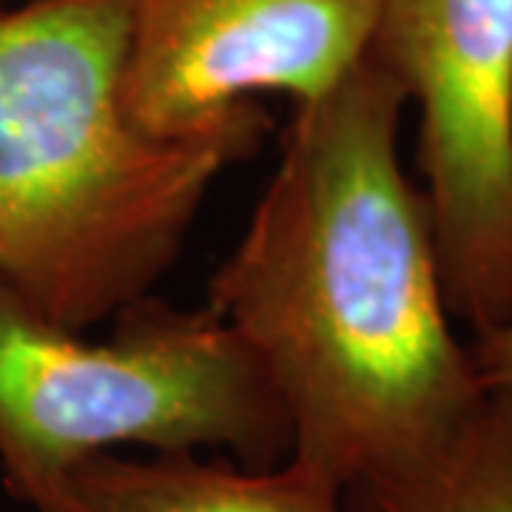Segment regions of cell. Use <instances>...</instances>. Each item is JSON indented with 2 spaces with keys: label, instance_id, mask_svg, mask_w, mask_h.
Wrapping results in <instances>:
<instances>
[{
  "label": "cell",
  "instance_id": "3",
  "mask_svg": "<svg viewBox=\"0 0 512 512\" xmlns=\"http://www.w3.org/2000/svg\"><path fill=\"white\" fill-rule=\"evenodd\" d=\"M114 319L111 339L86 342L0 288V470L20 501L55 512L74 467L123 444L231 450L248 467L288 458L274 382L222 319L151 293Z\"/></svg>",
  "mask_w": 512,
  "mask_h": 512
},
{
  "label": "cell",
  "instance_id": "8",
  "mask_svg": "<svg viewBox=\"0 0 512 512\" xmlns=\"http://www.w3.org/2000/svg\"><path fill=\"white\" fill-rule=\"evenodd\" d=\"M470 350L481 384L493 393L512 396V319L498 328L478 333L476 345Z\"/></svg>",
  "mask_w": 512,
  "mask_h": 512
},
{
  "label": "cell",
  "instance_id": "2",
  "mask_svg": "<svg viewBox=\"0 0 512 512\" xmlns=\"http://www.w3.org/2000/svg\"><path fill=\"white\" fill-rule=\"evenodd\" d=\"M126 43L128 0L0 6V288L72 330L148 296L271 128L148 137L120 103Z\"/></svg>",
  "mask_w": 512,
  "mask_h": 512
},
{
  "label": "cell",
  "instance_id": "6",
  "mask_svg": "<svg viewBox=\"0 0 512 512\" xmlns=\"http://www.w3.org/2000/svg\"><path fill=\"white\" fill-rule=\"evenodd\" d=\"M55 512H348L342 487L282 461L248 467L194 453H97L74 467Z\"/></svg>",
  "mask_w": 512,
  "mask_h": 512
},
{
  "label": "cell",
  "instance_id": "4",
  "mask_svg": "<svg viewBox=\"0 0 512 512\" xmlns=\"http://www.w3.org/2000/svg\"><path fill=\"white\" fill-rule=\"evenodd\" d=\"M370 55L419 106V171L450 316L512 319V0H382Z\"/></svg>",
  "mask_w": 512,
  "mask_h": 512
},
{
  "label": "cell",
  "instance_id": "7",
  "mask_svg": "<svg viewBox=\"0 0 512 512\" xmlns=\"http://www.w3.org/2000/svg\"><path fill=\"white\" fill-rule=\"evenodd\" d=\"M348 512H512V396L487 390L433 453L342 490Z\"/></svg>",
  "mask_w": 512,
  "mask_h": 512
},
{
  "label": "cell",
  "instance_id": "9",
  "mask_svg": "<svg viewBox=\"0 0 512 512\" xmlns=\"http://www.w3.org/2000/svg\"><path fill=\"white\" fill-rule=\"evenodd\" d=\"M6 3H9V0H0V6H6Z\"/></svg>",
  "mask_w": 512,
  "mask_h": 512
},
{
  "label": "cell",
  "instance_id": "5",
  "mask_svg": "<svg viewBox=\"0 0 512 512\" xmlns=\"http://www.w3.org/2000/svg\"><path fill=\"white\" fill-rule=\"evenodd\" d=\"M382 0H128L123 111L154 140L271 123L259 92L311 103L370 52Z\"/></svg>",
  "mask_w": 512,
  "mask_h": 512
},
{
  "label": "cell",
  "instance_id": "1",
  "mask_svg": "<svg viewBox=\"0 0 512 512\" xmlns=\"http://www.w3.org/2000/svg\"><path fill=\"white\" fill-rule=\"evenodd\" d=\"M407 94L376 57L296 103L208 311L271 376L288 461L348 487L433 453L484 402L450 328L430 208L399 157Z\"/></svg>",
  "mask_w": 512,
  "mask_h": 512
}]
</instances>
